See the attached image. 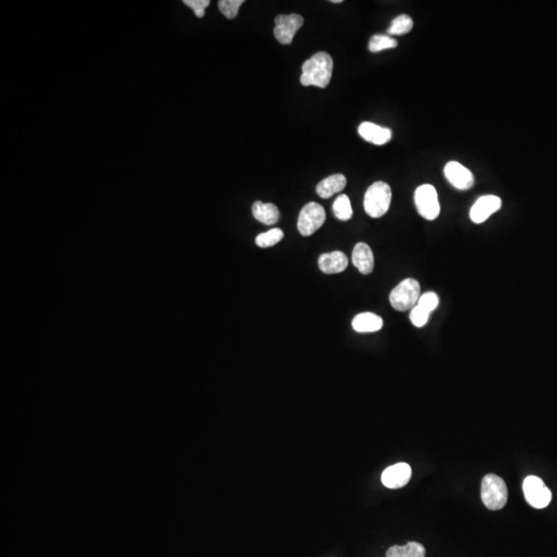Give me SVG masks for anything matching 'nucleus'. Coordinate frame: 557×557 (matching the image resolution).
I'll return each mask as SVG.
<instances>
[{"label":"nucleus","instance_id":"nucleus-1","mask_svg":"<svg viewBox=\"0 0 557 557\" xmlns=\"http://www.w3.org/2000/svg\"><path fill=\"white\" fill-rule=\"evenodd\" d=\"M333 58L330 54L318 52L306 60L301 66V83L304 86H316L325 88L332 79Z\"/></svg>","mask_w":557,"mask_h":557},{"label":"nucleus","instance_id":"nucleus-2","mask_svg":"<svg viewBox=\"0 0 557 557\" xmlns=\"http://www.w3.org/2000/svg\"><path fill=\"white\" fill-rule=\"evenodd\" d=\"M393 192L385 182H376L369 187L364 196V207L371 218H381L390 207Z\"/></svg>","mask_w":557,"mask_h":557},{"label":"nucleus","instance_id":"nucleus-3","mask_svg":"<svg viewBox=\"0 0 557 557\" xmlns=\"http://www.w3.org/2000/svg\"><path fill=\"white\" fill-rule=\"evenodd\" d=\"M483 504L491 511L503 509L508 502V487L502 478L494 474L485 476L481 484Z\"/></svg>","mask_w":557,"mask_h":557},{"label":"nucleus","instance_id":"nucleus-4","mask_svg":"<svg viewBox=\"0 0 557 557\" xmlns=\"http://www.w3.org/2000/svg\"><path fill=\"white\" fill-rule=\"evenodd\" d=\"M420 288L419 282L417 280L408 278L400 282V284L393 290L389 297L390 305L398 312H406L412 310L419 301Z\"/></svg>","mask_w":557,"mask_h":557},{"label":"nucleus","instance_id":"nucleus-5","mask_svg":"<svg viewBox=\"0 0 557 557\" xmlns=\"http://www.w3.org/2000/svg\"><path fill=\"white\" fill-rule=\"evenodd\" d=\"M415 205L420 216L426 220L433 221L440 215L438 192L433 185L419 186L415 191Z\"/></svg>","mask_w":557,"mask_h":557},{"label":"nucleus","instance_id":"nucleus-6","mask_svg":"<svg viewBox=\"0 0 557 557\" xmlns=\"http://www.w3.org/2000/svg\"><path fill=\"white\" fill-rule=\"evenodd\" d=\"M325 211L317 203H306L299 212L297 229L304 236H310L325 222Z\"/></svg>","mask_w":557,"mask_h":557},{"label":"nucleus","instance_id":"nucleus-7","mask_svg":"<svg viewBox=\"0 0 557 557\" xmlns=\"http://www.w3.org/2000/svg\"><path fill=\"white\" fill-rule=\"evenodd\" d=\"M523 492L527 502L534 509H544L552 500V493L542 479L529 476L523 481Z\"/></svg>","mask_w":557,"mask_h":557},{"label":"nucleus","instance_id":"nucleus-8","mask_svg":"<svg viewBox=\"0 0 557 557\" xmlns=\"http://www.w3.org/2000/svg\"><path fill=\"white\" fill-rule=\"evenodd\" d=\"M274 35L280 44H290L297 31L304 25V18L297 13L280 15L275 20Z\"/></svg>","mask_w":557,"mask_h":557},{"label":"nucleus","instance_id":"nucleus-9","mask_svg":"<svg viewBox=\"0 0 557 557\" xmlns=\"http://www.w3.org/2000/svg\"><path fill=\"white\" fill-rule=\"evenodd\" d=\"M445 176L458 190H469L474 186V176L469 169L457 161H449L444 169Z\"/></svg>","mask_w":557,"mask_h":557},{"label":"nucleus","instance_id":"nucleus-10","mask_svg":"<svg viewBox=\"0 0 557 557\" xmlns=\"http://www.w3.org/2000/svg\"><path fill=\"white\" fill-rule=\"evenodd\" d=\"M412 469L406 462L391 465L387 467L382 474V483L385 487L390 489H402L410 482Z\"/></svg>","mask_w":557,"mask_h":557},{"label":"nucleus","instance_id":"nucleus-11","mask_svg":"<svg viewBox=\"0 0 557 557\" xmlns=\"http://www.w3.org/2000/svg\"><path fill=\"white\" fill-rule=\"evenodd\" d=\"M502 199L496 196H484L477 199L471 212L469 217L474 223L485 222L492 214L498 211L502 208Z\"/></svg>","mask_w":557,"mask_h":557},{"label":"nucleus","instance_id":"nucleus-12","mask_svg":"<svg viewBox=\"0 0 557 557\" xmlns=\"http://www.w3.org/2000/svg\"><path fill=\"white\" fill-rule=\"evenodd\" d=\"M359 133L364 140L377 146L387 144L393 138L390 129L371 122L361 123L359 127Z\"/></svg>","mask_w":557,"mask_h":557},{"label":"nucleus","instance_id":"nucleus-13","mask_svg":"<svg viewBox=\"0 0 557 557\" xmlns=\"http://www.w3.org/2000/svg\"><path fill=\"white\" fill-rule=\"evenodd\" d=\"M318 265L324 274H339L344 272L348 266V258L341 251L324 253L319 257Z\"/></svg>","mask_w":557,"mask_h":557},{"label":"nucleus","instance_id":"nucleus-14","mask_svg":"<svg viewBox=\"0 0 557 557\" xmlns=\"http://www.w3.org/2000/svg\"><path fill=\"white\" fill-rule=\"evenodd\" d=\"M352 263L362 275H370L375 266L373 251L366 243H359L352 253Z\"/></svg>","mask_w":557,"mask_h":557},{"label":"nucleus","instance_id":"nucleus-15","mask_svg":"<svg viewBox=\"0 0 557 557\" xmlns=\"http://www.w3.org/2000/svg\"><path fill=\"white\" fill-rule=\"evenodd\" d=\"M347 179L344 174H335L322 180L317 185L316 191L320 198H330L345 189Z\"/></svg>","mask_w":557,"mask_h":557},{"label":"nucleus","instance_id":"nucleus-16","mask_svg":"<svg viewBox=\"0 0 557 557\" xmlns=\"http://www.w3.org/2000/svg\"><path fill=\"white\" fill-rule=\"evenodd\" d=\"M353 330L357 333H376L383 328V320L373 313H361L352 321Z\"/></svg>","mask_w":557,"mask_h":557},{"label":"nucleus","instance_id":"nucleus-17","mask_svg":"<svg viewBox=\"0 0 557 557\" xmlns=\"http://www.w3.org/2000/svg\"><path fill=\"white\" fill-rule=\"evenodd\" d=\"M252 214L259 222L265 225H274L278 222L280 212L274 203H263L256 201L252 207Z\"/></svg>","mask_w":557,"mask_h":557},{"label":"nucleus","instance_id":"nucleus-18","mask_svg":"<svg viewBox=\"0 0 557 557\" xmlns=\"http://www.w3.org/2000/svg\"><path fill=\"white\" fill-rule=\"evenodd\" d=\"M424 546L417 542H410L404 546H393L386 552L387 557H425Z\"/></svg>","mask_w":557,"mask_h":557},{"label":"nucleus","instance_id":"nucleus-19","mask_svg":"<svg viewBox=\"0 0 557 557\" xmlns=\"http://www.w3.org/2000/svg\"><path fill=\"white\" fill-rule=\"evenodd\" d=\"M333 214L339 220L348 221L352 218L353 210L351 207L350 199L346 194H341L337 196L333 203Z\"/></svg>","mask_w":557,"mask_h":557},{"label":"nucleus","instance_id":"nucleus-20","mask_svg":"<svg viewBox=\"0 0 557 557\" xmlns=\"http://www.w3.org/2000/svg\"><path fill=\"white\" fill-rule=\"evenodd\" d=\"M413 19H412L410 16L400 15L391 22V25L389 26L387 32H388L389 35H407L413 29Z\"/></svg>","mask_w":557,"mask_h":557},{"label":"nucleus","instance_id":"nucleus-21","mask_svg":"<svg viewBox=\"0 0 557 557\" xmlns=\"http://www.w3.org/2000/svg\"><path fill=\"white\" fill-rule=\"evenodd\" d=\"M397 40L391 37L390 35H376L371 37L369 42V50L371 53L381 52L388 49L397 48Z\"/></svg>","mask_w":557,"mask_h":557},{"label":"nucleus","instance_id":"nucleus-22","mask_svg":"<svg viewBox=\"0 0 557 557\" xmlns=\"http://www.w3.org/2000/svg\"><path fill=\"white\" fill-rule=\"evenodd\" d=\"M284 238V232L280 228H272L268 232L258 234L255 239V243L258 247L268 248L278 244Z\"/></svg>","mask_w":557,"mask_h":557},{"label":"nucleus","instance_id":"nucleus-23","mask_svg":"<svg viewBox=\"0 0 557 557\" xmlns=\"http://www.w3.org/2000/svg\"><path fill=\"white\" fill-rule=\"evenodd\" d=\"M244 0H221L218 2L219 10L227 19H234L238 16L239 8Z\"/></svg>","mask_w":557,"mask_h":557},{"label":"nucleus","instance_id":"nucleus-24","mask_svg":"<svg viewBox=\"0 0 557 557\" xmlns=\"http://www.w3.org/2000/svg\"><path fill=\"white\" fill-rule=\"evenodd\" d=\"M429 316H431V313L427 312L418 305L414 306L410 313L411 322L416 328H424L429 321Z\"/></svg>","mask_w":557,"mask_h":557},{"label":"nucleus","instance_id":"nucleus-25","mask_svg":"<svg viewBox=\"0 0 557 557\" xmlns=\"http://www.w3.org/2000/svg\"><path fill=\"white\" fill-rule=\"evenodd\" d=\"M438 297L435 292H426L420 297L417 305L431 314L438 308Z\"/></svg>","mask_w":557,"mask_h":557},{"label":"nucleus","instance_id":"nucleus-26","mask_svg":"<svg viewBox=\"0 0 557 557\" xmlns=\"http://www.w3.org/2000/svg\"><path fill=\"white\" fill-rule=\"evenodd\" d=\"M186 6L193 10L196 17H205V8L210 6V0H184Z\"/></svg>","mask_w":557,"mask_h":557},{"label":"nucleus","instance_id":"nucleus-27","mask_svg":"<svg viewBox=\"0 0 557 557\" xmlns=\"http://www.w3.org/2000/svg\"><path fill=\"white\" fill-rule=\"evenodd\" d=\"M333 4H342V0H332Z\"/></svg>","mask_w":557,"mask_h":557}]
</instances>
